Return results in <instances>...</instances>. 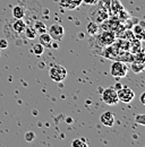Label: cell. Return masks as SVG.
I'll return each mask as SVG.
<instances>
[{
    "instance_id": "1",
    "label": "cell",
    "mask_w": 145,
    "mask_h": 147,
    "mask_svg": "<svg viewBox=\"0 0 145 147\" xmlns=\"http://www.w3.org/2000/svg\"><path fill=\"white\" fill-rule=\"evenodd\" d=\"M49 76L56 83H61L67 78V70L61 65H54L50 68Z\"/></svg>"
},
{
    "instance_id": "2",
    "label": "cell",
    "mask_w": 145,
    "mask_h": 147,
    "mask_svg": "<svg viewBox=\"0 0 145 147\" xmlns=\"http://www.w3.org/2000/svg\"><path fill=\"white\" fill-rule=\"evenodd\" d=\"M110 73L112 75V77H115V78H124V77H126L127 73H128V67L125 62L116 60L111 66Z\"/></svg>"
},
{
    "instance_id": "3",
    "label": "cell",
    "mask_w": 145,
    "mask_h": 147,
    "mask_svg": "<svg viewBox=\"0 0 145 147\" xmlns=\"http://www.w3.org/2000/svg\"><path fill=\"white\" fill-rule=\"evenodd\" d=\"M102 101L108 104V105H116L118 104L119 102V98H118V95H117V91L115 88H106L103 92H102Z\"/></svg>"
},
{
    "instance_id": "4",
    "label": "cell",
    "mask_w": 145,
    "mask_h": 147,
    "mask_svg": "<svg viewBox=\"0 0 145 147\" xmlns=\"http://www.w3.org/2000/svg\"><path fill=\"white\" fill-rule=\"evenodd\" d=\"M117 95L119 101L123 103H130L135 97V93L129 87H121L120 90L117 91Z\"/></svg>"
},
{
    "instance_id": "5",
    "label": "cell",
    "mask_w": 145,
    "mask_h": 147,
    "mask_svg": "<svg viewBox=\"0 0 145 147\" xmlns=\"http://www.w3.org/2000/svg\"><path fill=\"white\" fill-rule=\"evenodd\" d=\"M116 41V34L112 31H103L99 37V43L101 47H109Z\"/></svg>"
},
{
    "instance_id": "6",
    "label": "cell",
    "mask_w": 145,
    "mask_h": 147,
    "mask_svg": "<svg viewBox=\"0 0 145 147\" xmlns=\"http://www.w3.org/2000/svg\"><path fill=\"white\" fill-rule=\"evenodd\" d=\"M48 33L50 34V36L52 37V40L60 41L65 35V28H64V26H61L59 24H54L49 27Z\"/></svg>"
},
{
    "instance_id": "7",
    "label": "cell",
    "mask_w": 145,
    "mask_h": 147,
    "mask_svg": "<svg viewBox=\"0 0 145 147\" xmlns=\"http://www.w3.org/2000/svg\"><path fill=\"white\" fill-rule=\"evenodd\" d=\"M100 122L106 127H112L115 125V122H116L115 114L112 112H110V111L102 113L101 117H100Z\"/></svg>"
},
{
    "instance_id": "8",
    "label": "cell",
    "mask_w": 145,
    "mask_h": 147,
    "mask_svg": "<svg viewBox=\"0 0 145 147\" xmlns=\"http://www.w3.org/2000/svg\"><path fill=\"white\" fill-rule=\"evenodd\" d=\"M142 48H143V44H142V41L141 40L134 37L133 40L129 41V52L130 53L135 55V53H137L140 51H143Z\"/></svg>"
},
{
    "instance_id": "9",
    "label": "cell",
    "mask_w": 145,
    "mask_h": 147,
    "mask_svg": "<svg viewBox=\"0 0 145 147\" xmlns=\"http://www.w3.org/2000/svg\"><path fill=\"white\" fill-rule=\"evenodd\" d=\"M26 23L22 19H16L15 22H14V24H13V30L18 33V34H23L24 33V31H25V28H26Z\"/></svg>"
},
{
    "instance_id": "10",
    "label": "cell",
    "mask_w": 145,
    "mask_h": 147,
    "mask_svg": "<svg viewBox=\"0 0 145 147\" xmlns=\"http://www.w3.org/2000/svg\"><path fill=\"white\" fill-rule=\"evenodd\" d=\"M39 43H41L44 48H50V45H51V43H52V37L50 36V34L48 33V32H45V33H42V34H40V38H39Z\"/></svg>"
},
{
    "instance_id": "11",
    "label": "cell",
    "mask_w": 145,
    "mask_h": 147,
    "mask_svg": "<svg viewBox=\"0 0 145 147\" xmlns=\"http://www.w3.org/2000/svg\"><path fill=\"white\" fill-rule=\"evenodd\" d=\"M133 34H134V36L136 37V38H138V40H141V41H143L144 40V26L143 25H134L133 26Z\"/></svg>"
},
{
    "instance_id": "12",
    "label": "cell",
    "mask_w": 145,
    "mask_h": 147,
    "mask_svg": "<svg viewBox=\"0 0 145 147\" xmlns=\"http://www.w3.org/2000/svg\"><path fill=\"white\" fill-rule=\"evenodd\" d=\"M61 6H65L68 9H75L82 5V0H61Z\"/></svg>"
},
{
    "instance_id": "13",
    "label": "cell",
    "mask_w": 145,
    "mask_h": 147,
    "mask_svg": "<svg viewBox=\"0 0 145 147\" xmlns=\"http://www.w3.org/2000/svg\"><path fill=\"white\" fill-rule=\"evenodd\" d=\"M145 65L144 62H137V61H131L130 62V70L134 74H140L144 70Z\"/></svg>"
},
{
    "instance_id": "14",
    "label": "cell",
    "mask_w": 145,
    "mask_h": 147,
    "mask_svg": "<svg viewBox=\"0 0 145 147\" xmlns=\"http://www.w3.org/2000/svg\"><path fill=\"white\" fill-rule=\"evenodd\" d=\"M33 28L35 30L36 34H42V33L48 32L47 25H45L43 22H41V20H36L35 24H34V26H33Z\"/></svg>"
},
{
    "instance_id": "15",
    "label": "cell",
    "mask_w": 145,
    "mask_h": 147,
    "mask_svg": "<svg viewBox=\"0 0 145 147\" xmlns=\"http://www.w3.org/2000/svg\"><path fill=\"white\" fill-rule=\"evenodd\" d=\"M99 30H100L99 28V25L95 22H90L87 24V26H86V31H87V33L90 35H96L99 33Z\"/></svg>"
},
{
    "instance_id": "16",
    "label": "cell",
    "mask_w": 145,
    "mask_h": 147,
    "mask_svg": "<svg viewBox=\"0 0 145 147\" xmlns=\"http://www.w3.org/2000/svg\"><path fill=\"white\" fill-rule=\"evenodd\" d=\"M13 16L15 19H22L25 16V11L20 6H16L13 8Z\"/></svg>"
},
{
    "instance_id": "17",
    "label": "cell",
    "mask_w": 145,
    "mask_h": 147,
    "mask_svg": "<svg viewBox=\"0 0 145 147\" xmlns=\"http://www.w3.org/2000/svg\"><path fill=\"white\" fill-rule=\"evenodd\" d=\"M72 146H74V147H87L89 146V143H87V140H86L85 138L81 137V138H77V139L72 140Z\"/></svg>"
},
{
    "instance_id": "18",
    "label": "cell",
    "mask_w": 145,
    "mask_h": 147,
    "mask_svg": "<svg viewBox=\"0 0 145 147\" xmlns=\"http://www.w3.org/2000/svg\"><path fill=\"white\" fill-rule=\"evenodd\" d=\"M32 51H33V53H34L36 57H40V55H43V52H44V47H43L41 43H36V44L33 45Z\"/></svg>"
},
{
    "instance_id": "19",
    "label": "cell",
    "mask_w": 145,
    "mask_h": 147,
    "mask_svg": "<svg viewBox=\"0 0 145 147\" xmlns=\"http://www.w3.org/2000/svg\"><path fill=\"white\" fill-rule=\"evenodd\" d=\"M24 33H25V35H26V37H27L28 40H33V38H35L36 37L35 30H34L33 27H31V26H26Z\"/></svg>"
},
{
    "instance_id": "20",
    "label": "cell",
    "mask_w": 145,
    "mask_h": 147,
    "mask_svg": "<svg viewBox=\"0 0 145 147\" xmlns=\"http://www.w3.org/2000/svg\"><path fill=\"white\" fill-rule=\"evenodd\" d=\"M134 37L135 36H134L133 32L129 31V30H124V34L120 35V38H125V40H127V41H130V40H133Z\"/></svg>"
},
{
    "instance_id": "21",
    "label": "cell",
    "mask_w": 145,
    "mask_h": 147,
    "mask_svg": "<svg viewBox=\"0 0 145 147\" xmlns=\"http://www.w3.org/2000/svg\"><path fill=\"white\" fill-rule=\"evenodd\" d=\"M24 138H25V140H26L27 143H31V142L34 140V138H35V134H34L33 131H27V132L25 134Z\"/></svg>"
},
{
    "instance_id": "22",
    "label": "cell",
    "mask_w": 145,
    "mask_h": 147,
    "mask_svg": "<svg viewBox=\"0 0 145 147\" xmlns=\"http://www.w3.org/2000/svg\"><path fill=\"white\" fill-rule=\"evenodd\" d=\"M135 121H136V123H138V125H141V126H144L145 115L144 114H136V115H135Z\"/></svg>"
},
{
    "instance_id": "23",
    "label": "cell",
    "mask_w": 145,
    "mask_h": 147,
    "mask_svg": "<svg viewBox=\"0 0 145 147\" xmlns=\"http://www.w3.org/2000/svg\"><path fill=\"white\" fill-rule=\"evenodd\" d=\"M8 48V41L6 38H0V49L5 50Z\"/></svg>"
},
{
    "instance_id": "24",
    "label": "cell",
    "mask_w": 145,
    "mask_h": 147,
    "mask_svg": "<svg viewBox=\"0 0 145 147\" xmlns=\"http://www.w3.org/2000/svg\"><path fill=\"white\" fill-rule=\"evenodd\" d=\"M85 5H91V6H95V5H98V2H99V0H82Z\"/></svg>"
},
{
    "instance_id": "25",
    "label": "cell",
    "mask_w": 145,
    "mask_h": 147,
    "mask_svg": "<svg viewBox=\"0 0 145 147\" xmlns=\"http://www.w3.org/2000/svg\"><path fill=\"white\" fill-rule=\"evenodd\" d=\"M121 87H123V85H121L120 83H117V84H116V86H115V90H116V91H118V90H120Z\"/></svg>"
},
{
    "instance_id": "26",
    "label": "cell",
    "mask_w": 145,
    "mask_h": 147,
    "mask_svg": "<svg viewBox=\"0 0 145 147\" xmlns=\"http://www.w3.org/2000/svg\"><path fill=\"white\" fill-rule=\"evenodd\" d=\"M144 96H145V93H142V94H141V102H142L143 104L145 103V102H144Z\"/></svg>"
}]
</instances>
